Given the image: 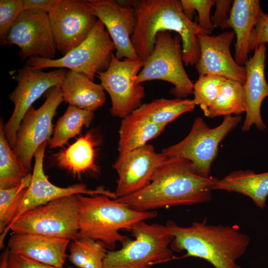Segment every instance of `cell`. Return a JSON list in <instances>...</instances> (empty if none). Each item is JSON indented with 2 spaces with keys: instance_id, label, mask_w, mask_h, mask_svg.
Listing matches in <instances>:
<instances>
[{
  "instance_id": "6da1fadb",
  "label": "cell",
  "mask_w": 268,
  "mask_h": 268,
  "mask_svg": "<svg viewBox=\"0 0 268 268\" xmlns=\"http://www.w3.org/2000/svg\"><path fill=\"white\" fill-rule=\"evenodd\" d=\"M217 179L200 175L187 159L168 157L148 185L116 200L140 211L208 202Z\"/></svg>"
},
{
  "instance_id": "7a4b0ae2",
  "label": "cell",
  "mask_w": 268,
  "mask_h": 268,
  "mask_svg": "<svg viewBox=\"0 0 268 268\" xmlns=\"http://www.w3.org/2000/svg\"><path fill=\"white\" fill-rule=\"evenodd\" d=\"M137 22L131 40L140 60L145 62L152 52L157 34L160 31H175L182 42V57L186 66H193L200 56L197 36L211 33L184 14L181 0H131Z\"/></svg>"
},
{
  "instance_id": "3957f363",
  "label": "cell",
  "mask_w": 268,
  "mask_h": 268,
  "mask_svg": "<svg viewBox=\"0 0 268 268\" xmlns=\"http://www.w3.org/2000/svg\"><path fill=\"white\" fill-rule=\"evenodd\" d=\"M173 251L204 259L215 268H242L236 262L246 251L249 237L234 226L208 224L207 218L187 227L169 221Z\"/></svg>"
},
{
  "instance_id": "277c9868",
  "label": "cell",
  "mask_w": 268,
  "mask_h": 268,
  "mask_svg": "<svg viewBox=\"0 0 268 268\" xmlns=\"http://www.w3.org/2000/svg\"><path fill=\"white\" fill-rule=\"evenodd\" d=\"M76 196L79 211L77 238L99 241L110 251L114 250L118 242L122 244L129 239L120 234L121 230H130L134 224L157 215L155 210L137 211L106 195Z\"/></svg>"
},
{
  "instance_id": "5b68a950",
  "label": "cell",
  "mask_w": 268,
  "mask_h": 268,
  "mask_svg": "<svg viewBox=\"0 0 268 268\" xmlns=\"http://www.w3.org/2000/svg\"><path fill=\"white\" fill-rule=\"evenodd\" d=\"M129 231L134 239L129 238L118 250L108 251L104 268H150L172 257L170 244L173 236L167 225L149 224L141 221Z\"/></svg>"
},
{
  "instance_id": "8992f818",
  "label": "cell",
  "mask_w": 268,
  "mask_h": 268,
  "mask_svg": "<svg viewBox=\"0 0 268 268\" xmlns=\"http://www.w3.org/2000/svg\"><path fill=\"white\" fill-rule=\"evenodd\" d=\"M79 211L76 195L59 198L31 209L9 226L13 233L39 234L67 239L78 237Z\"/></svg>"
},
{
  "instance_id": "52a82bcc",
  "label": "cell",
  "mask_w": 268,
  "mask_h": 268,
  "mask_svg": "<svg viewBox=\"0 0 268 268\" xmlns=\"http://www.w3.org/2000/svg\"><path fill=\"white\" fill-rule=\"evenodd\" d=\"M115 46L103 23L99 19L86 39L61 58L46 59L38 56L26 61V66L45 68H67L84 74L91 80L107 70Z\"/></svg>"
},
{
  "instance_id": "ba28073f",
  "label": "cell",
  "mask_w": 268,
  "mask_h": 268,
  "mask_svg": "<svg viewBox=\"0 0 268 268\" xmlns=\"http://www.w3.org/2000/svg\"><path fill=\"white\" fill-rule=\"evenodd\" d=\"M241 120L240 115L225 116L220 125L210 128L202 118L197 117L188 134L177 143L163 149L161 153L167 157L187 159L197 173L209 177L219 143Z\"/></svg>"
},
{
  "instance_id": "9c48e42d",
  "label": "cell",
  "mask_w": 268,
  "mask_h": 268,
  "mask_svg": "<svg viewBox=\"0 0 268 268\" xmlns=\"http://www.w3.org/2000/svg\"><path fill=\"white\" fill-rule=\"evenodd\" d=\"M181 42L179 35L173 37L170 31L159 32L154 48L144 62L135 83L161 80L174 85L170 92L178 98L185 99L193 94L194 83L183 66Z\"/></svg>"
},
{
  "instance_id": "30bf717a",
  "label": "cell",
  "mask_w": 268,
  "mask_h": 268,
  "mask_svg": "<svg viewBox=\"0 0 268 268\" xmlns=\"http://www.w3.org/2000/svg\"><path fill=\"white\" fill-rule=\"evenodd\" d=\"M66 69L58 68L49 72L41 69L25 66L21 69L9 72L17 83L9 95V99L14 108L8 121L3 126L5 138L12 149L15 141L16 134L21 122L28 109L43 93L51 88L61 86L67 72Z\"/></svg>"
},
{
  "instance_id": "8fae6325",
  "label": "cell",
  "mask_w": 268,
  "mask_h": 268,
  "mask_svg": "<svg viewBox=\"0 0 268 268\" xmlns=\"http://www.w3.org/2000/svg\"><path fill=\"white\" fill-rule=\"evenodd\" d=\"M143 65L144 62L140 60H121L113 54L107 70L96 75L110 96V111L113 116L123 119L141 105L145 89L141 83L136 84L135 80Z\"/></svg>"
},
{
  "instance_id": "7c38bea8",
  "label": "cell",
  "mask_w": 268,
  "mask_h": 268,
  "mask_svg": "<svg viewBox=\"0 0 268 268\" xmlns=\"http://www.w3.org/2000/svg\"><path fill=\"white\" fill-rule=\"evenodd\" d=\"M63 101L61 87H53L49 90L43 105L37 109L33 106L31 107L21 122L12 149L29 172L37 150L51 138L54 130L53 119L57 109Z\"/></svg>"
},
{
  "instance_id": "4fadbf2b",
  "label": "cell",
  "mask_w": 268,
  "mask_h": 268,
  "mask_svg": "<svg viewBox=\"0 0 268 268\" xmlns=\"http://www.w3.org/2000/svg\"><path fill=\"white\" fill-rule=\"evenodd\" d=\"M48 14L57 50L63 56L86 39L98 20L85 0H61Z\"/></svg>"
},
{
  "instance_id": "5bb4252c",
  "label": "cell",
  "mask_w": 268,
  "mask_h": 268,
  "mask_svg": "<svg viewBox=\"0 0 268 268\" xmlns=\"http://www.w3.org/2000/svg\"><path fill=\"white\" fill-rule=\"evenodd\" d=\"M5 42L20 48L19 56L23 60L36 56L54 59L56 54L48 14L45 13L23 10L8 31Z\"/></svg>"
},
{
  "instance_id": "9a60e30c",
  "label": "cell",
  "mask_w": 268,
  "mask_h": 268,
  "mask_svg": "<svg viewBox=\"0 0 268 268\" xmlns=\"http://www.w3.org/2000/svg\"><path fill=\"white\" fill-rule=\"evenodd\" d=\"M167 159L148 144L119 154L113 165L118 176L115 192L117 198L134 193L148 185Z\"/></svg>"
},
{
  "instance_id": "2e32d148",
  "label": "cell",
  "mask_w": 268,
  "mask_h": 268,
  "mask_svg": "<svg viewBox=\"0 0 268 268\" xmlns=\"http://www.w3.org/2000/svg\"><path fill=\"white\" fill-rule=\"evenodd\" d=\"M234 37L233 31H225L213 36L205 33L198 35L200 56L195 67L199 76L218 75L245 84V67L239 65L230 52Z\"/></svg>"
},
{
  "instance_id": "e0dca14e",
  "label": "cell",
  "mask_w": 268,
  "mask_h": 268,
  "mask_svg": "<svg viewBox=\"0 0 268 268\" xmlns=\"http://www.w3.org/2000/svg\"><path fill=\"white\" fill-rule=\"evenodd\" d=\"M48 144V142L44 143L35 153V163L31 183L16 216L11 224L24 212L65 196L77 194L90 196L103 195L112 199L117 198L115 192H111L102 187L95 190H89L85 184L79 183L63 188L51 183L45 174L43 169L44 154L46 147ZM8 227L5 235L8 232Z\"/></svg>"
},
{
  "instance_id": "ac0fdd59",
  "label": "cell",
  "mask_w": 268,
  "mask_h": 268,
  "mask_svg": "<svg viewBox=\"0 0 268 268\" xmlns=\"http://www.w3.org/2000/svg\"><path fill=\"white\" fill-rule=\"evenodd\" d=\"M87 1L113 41L116 47V57L121 60L123 58L139 60L131 40L137 22L134 9L131 6L121 5L117 0Z\"/></svg>"
},
{
  "instance_id": "d6986e66",
  "label": "cell",
  "mask_w": 268,
  "mask_h": 268,
  "mask_svg": "<svg viewBox=\"0 0 268 268\" xmlns=\"http://www.w3.org/2000/svg\"><path fill=\"white\" fill-rule=\"evenodd\" d=\"M266 47L260 45L245 64L246 79L244 84L246 117L242 130L247 132L253 125L260 131L267 129L261 115L264 99L268 97V83L265 75Z\"/></svg>"
},
{
  "instance_id": "ffe728a7",
  "label": "cell",
  "mask_w": 268,
  "mask_h": 268,
  "mask_svg": "<svg viewBox=\"0 0 268 268\" xmlns=\"http://www.w3.org/2000/svg\"><path fill=\"white\" fill-rule=\"evenodd\" d=\"M70 240L28 233H13L8 240L10 253L44 264L63 267Z\"/></svg>"
},
{
  "instance_id": "44dd1931",
  "label": "cell",
  "mask_w": 268,
  "mask_h": 268,
  "mask_svg": "<svg viewBox=\"0 0 268 268\" xmlns=\"http://www.w3.org/2000/svg\"><path fill=\"white\" fill-rule=\"evenodd\" d=\"M263 12L259 0H234L232 3L227 28H233L236 34L234 59L240 66L249 60L250 36Z\"/></svg>"
},
{
  "instance_id": "7402d4cb",
  "label": "cell",
  "mask_w": 268,
  "mask_h": 268,
  "mask_svg": "<svg viewBox=\"0 0 268 268\" xmlns=\"http://www.w3.org/2000/svg\"><path fill=\"white\" fill-rule=\"evenodd\" d=\"M97 141L93 133L88 132L67 148L54 154V161L74 176L97 172Z\"/></svg>"
},
{
  "instance_id": "603a6c76",
  "label": "cell",
  "mask_w": 268,
  "mask_h": 268,
  "mask_svg": "<svg viewBox=\"0 0 268 268\" xmlns=\"http://www.w3.org/2000/svg\"><path fill=\"white\" fill-rule=\"evenodd\" d=\"M64 101L69 105L94 112L105 102V90L84 74L67 70L61 85Z\"/></svg>"
},
{
  "instance_id": "cb8c5ba5",
  "label": "cell",
  "mask_w": 268,
  "mask_h": 268,
  "mask_svg": "<svg viewBox=\"0 0 268 268\" xmlns=\"http://www.w3.org/2000/svg\"><path fill=\"white\" fill-rule=\"evenodd\" d=\"M213 190L240 193L263 209L268 196V172L257 174L250 170L234 171L221 179L218 178Z\"/></svg>"
},
{
  "instance_id": "d4e9b609",
  "label": "cell",
  "mask_w": 268,
  "mask_h": 268,
  "mask_svg": "<svg viewBox=\"0 0 268 268\" xmlns=\"http://www.w3.org/2000/svg\"><path fill=\"white\" fill-rule=\"evenodd\" d=\"M166 126L131 113L122 119L119 129V154L139 148L158 136Z\"/></svg>"
},
{
  "instance_id": "484cf974",
  "label": "cell",
  "mask_w": 268,
  "mask_h": 268,
  "mask_svg": "<svg viewBox=\"0 0 268 268\" xmlns=\"http://www.w3.org/2000/svg\"><path fill=\"white\" fill-rule=\"evenodd\" d=\"M193 100L182 98L155 99L141 104L132 113L155 124L166 126L181 115L194 110Z\"/></svg>"
},
{
  "instance_id": "4316f807",
  "label": "cell",
  "mask_w": 268,
  "mask_h": 268,
  "mask_svg": "<svg viewBox=\"0 0 268 268\" xmlns=\"http://www.w3.org/2000/svg\"><path fill=\"white\" fill-rule=\"evenodd\" d=\"M94 112L69 105L60 117L49 142L51 148L62 147L71 138L79 134L83 127L88 128L94 118Z\"/></svg>"
},
{
  "instance_id": "83f0119b",
  "label": "cell",
  "mask_w": 268,
  "mask_h": 268,
  "mask_svg": "<svg viewBox=\"0 0 268 268\" xmlns=\"http://www.w3.org/2000/svg\"><path fill=\"white\" fill-rule=\"evenodd\" d=\"M246 102L244 85L226 79L220 92L208 108L205 116L213 118L220 116H239L246 112Z\"/></svg>"
},
{
  "instance_id": "f1b7e54d",
  "label": "cell",
  "mask_w": 268,
  "mask_h": 268,
  "mask_svg": "<svg viewBox=\"0 0 268 268\" xmlns=\"http://www.w3.org/2000/svg\"><path fill=\"white\" fill-rule=\"evenodd\" d=\"M2 118L0 121V189L18 186L30 173L22 165L6 140Z\"/></svg>"
},
{
  "instance_id": "f546056e",
  "label": "cell",
  "mask_w": 268,
  "mask_h": 268,
  "mask_svg": "<svg viewBox=\"0 0 268 268\" xmlns=\"http://www.w3.org/2000/svg\"><path fill=\"white\" fill-rule=\"evenodd\" d=\"M108 251L99 241L77 238L69 245L68 259L77 268H104V260Z\"/></svg>"
},
{
  "instance_id": "4dcf8cb0",
  "label": "cell",
  "mask_w": 268,
  "mask_h": 268,
  "mask_svg": "<svg viewBox=\"0 0 268 268\" xmlns=\"http://www.w3.org/2000/svg\"><path fill=\"white\" fill-rule=\"evenodd\" d=\"M32 174L30 173L18 186L0 189V247H4L7 229L15 218L30 185Z\"/></svg>"
},
{
  "instance_id": "1f68e13d",
  "label": "cell",
  "mask_w": 268,
  "mask_h": 268,
  "mask_svg": "<svg viewBox=\"0 0 268 268\" xmlns=\"http://www.w3.org/2000/svg\"><path fill=\"white\" fill-rule=\"evenodd\" d=\"M226 79L218 75L207 74L199 76L194 83V102L200 106L204 115L218 96Z\"/></svg>"
},
{
  "instance_id": "d6a6232c",
  "label": "cell",
  "mask_w": 268,
  "mask_h": 268,
  "mask_svg": "<svg viewBox=\"0 0 268 268\" xmlns=\"http://www.w3.org/2000/svg\"><path fill=\"white\" fill-rule=\"evenodd\" d=\"M23 0H0V45H6L5 39L11 27L24 10Z\"/></svg>"
},
{
  "instance_id": "836d02e7",
  "label": "cell",
  "mask_w": 268,
  "mask_h": 268,
  "mask_svg": "<svg viewBox=\"0 0 268 268\" xmlns=\"http://www.w3.org/2000/svg\"><path fill=\"white\" fill-rule=\"evenodd\" d=\"M183 12L191 20L194 17L195 11L198 15V24L203 30L212 33L215 27L212 24L210 11L215 3L213 0H181Z\"/></svg>"
},
{
  "instance_id": "e575fe53",
  "label": "cell",
  "mask_w": 268,
  "mask_h": 268,
  "mask_svg": "<svg viewBox=\"0 0 268 268\" xmlns=\"http://www.w3.org/2000/svg\"><path fill=\"white\" fill-rule=\"evenodd\" d=\"M266 43H268V14L263 12L251 32L249 43L250 52Z\"/></svg>"
},
{
  "instance_id": "d590c367",
  "label": "cell",
  "mask_w": 268,
  "mask_h": 268,
  "mask_svg": "<svg viewBox=\"0 0 268 268\" xmlns=\"http://www.w3.org/2000/svg\"><path fill=\"white\" fill-rule=\"evenodd\" d=\"M233 2L230 0H215L216 9L210 17L214 27H220L222 29H227V22Z\"/></svg>"
},
{
  "instance_id": "8d00e7d4",
  "label": "cell",
  "mask_w": 268,
  "mask_h": 268,
  "mask_svg": "<svg viewBox=\"0 0 268 268\" xmlns=\"http://www.w3.org/2000/svg\"><path fill=\"white\" fill-rule=\"evenodd\" d=\"M7 268H63L39 263L9 252Z\"/></svg>"
},
{
  "instance_id": "74e56055",
  "label": "cell",
  "mask_w": 268,
  "mask_h": 268,
  "mask_svg": "<svg viewBox=\"0 0 268 268\" xmlns=\"http://www.w3.org/2000/svg\"><path fill=\"white\" fill-rule=\"evenodd\" d=\"M61 0H23L25 10L48 14Z\"/></svg>"
},
{
  "instance_id": "f35d334b",
  "label": "cell",
  "mask_w": 268,
  "mask_h": 268,
  "mask_svg": "<svg viewBox=\"0 0 268 268\" xmlns=\"http://www.w3.org/2000/svg\"><path fill=\"white\" fill-rule=\"evenodd\" d=\"M9 251L7 248L2 254L0 268H7Z\"/></svg>"
},
{
  "instance_id": "ab89813d",
  "label": "cell",
  "mask_w": 268,
  "mask_h": 268,
  "mask_svg": "<svg viewBox=\"0 0 268 268\" xmlns=\"http://www.w3.org/2000/svg\"><path fill=\"white\" fill-rule=\"evenodd\" d=\"M68 268H73V267H68Z\"/></svg>"
}]
</instances>
